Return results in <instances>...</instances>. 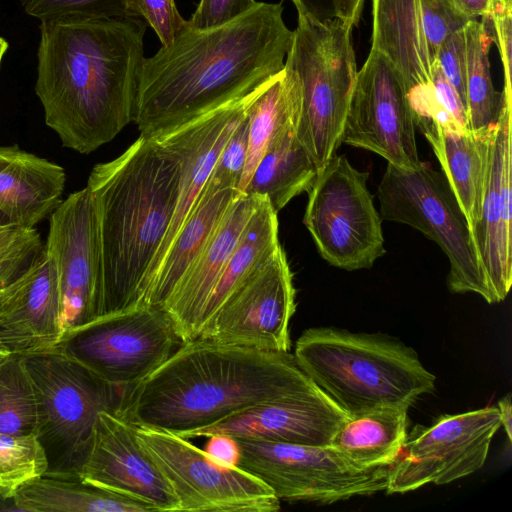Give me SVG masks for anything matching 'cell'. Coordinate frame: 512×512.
<instances>
[{
	"instance_id": "9a60e30c",
	"label": "cell",
	"mask_w": 512,
	"mask_h": 512,
	"mask_svg": "<svg viewBox=\"0 0 512 512\" xmlns=\"http://www.w3.org/2000/svg\"><path fill=\"white\" fill-rule=\"evenodd\" d=\"M416 121L407 92L392 64L371 49L358 71L342 143L383 157L396 167L420 166Z\"/></svg>"
},
{
	"instance_id": "c3c4849f",
	"label": "cell",
	"mask_w": 512,
	"mask_h": 512,
	"mask_svg": "<svg viewBox=\"0 0 512 512\" xmlns=\"http://www.w3.org/2000/svg\"><path fill=\"white\" fill-rule=\"evenodd\" d=\"M8 48V43L6 40L2 37H0V64L3 58V55L5 54L6 50Z\"/></svg>"
},
{
	"instance_id": "ee69618b",
	"label": "cell",
	"mask_w": 512,
	"mask_h": 512,
	"mask_svg": "<svg viewBox=\"0 0 512 512\" xmlns=\"http://www.w3.org/2000/svg\"><path fill=\"white\" fill-rule=\"evenodd\" d=\"M364 0H335L337 17L354 27L360 17Z\"/></svg>"
},
{
	"instance_id": "7c38bea8",
	"label": "cell",
	"mask_w": 512,
	"mask_h": 512,
	"mask_svg": "<svg viewBox=\"0 0 512 512\" xmlns=\"http://www.w3.org/2000/svg\"><path fill=\"white\" fill-rule=\"evenodd\" d=\"M135 435L170 484L178 511L280 509V500L261 480L238 466H220L186 438L141 426H135Z\"/></svg>"
},
{
	"instance_id": "1f68e13d",
	"label": "cell",
	"mask_w": 512,
	"mask_h": 512,
	"mask_svg": "<svg viewBox=\"0 0 512 512\" xmlns=\"http://www.w3.org/2000/svg\"><path fill=\"white\" fill-rule=\"evenodd\" d=\"M466 55V110L470 130L495 125L501 107V92L494 89L489 62L493 42L485 20H469L463 28Z\"/></svg>"
},
{
	"instance_id": "7dc6e473",
	"label": "cell",
	"mask_w": 512,
	"mask_h": 512,
	"mask_svg": "<svg viewBox=\"0 0 512 512\" xmlns=\"http://www.w3.org/2000/svg\"><path fill=\"white\" fill-rule=\"evenodd\" d=\"M24 230L15 227H0V246L5 245L17 236H19Z\"/></svg>"
},
{
	"instance_id": "603a6c76",
	"label": "cell",
	"mask_w": 512,
	"mask_h": 512,
	"mask_svg": "<svg viewBox=\"0 0 512 512\" xmlns=\"http://www.w3.org/2000/svg\"><path fill=\"white\" fill-rule=\"evenodd\" d=\"M262 196L238 194L232 205L162 308L173 319L183 342L198 338L205 305Z\"/></svg>"
},
{
	"instance_id": "bcb514c9",
	"label": "cell",
	"mask_w": 512,
	"mask_h": 512,
	"mask_svg": "<svg viewBox=\"0 0 512 512\" xmlns=\"http://www.w3.org/2000/svg\"><path fill=\"white\" fill-rule=\"evenodd\" d=\"M497 408L499 410L501 427L504 428V431L507 435L508 441L512 440V402H511V394H507L501 400H499L497 404Z\"/></svg>"
},
{
	"instance_id": "ba28073f",
	"label": "cell",
	"mask_w": 512,
	"mask_h": 512,
	"mask_svg": "<svg viewBox=\"0 0 512 512\" xmlns=\"http://www.w3.org/2000/svg\"><path fill=\"white\" fill-rule=\"evenodd\" d=\"M377 197L382 219L420 231L445 253L451 292L476 293L494 303L473 231L442 172L427 162L413 170L388 163Z\"/></svg>"
},
{
	"instance_id": "30bf717a",
	"label": "cell",
	"mask_w": 512,
	"mask_h": 512,
	"mask_svg": "<svg viewBox=\"0 0 512 512\" xmlns=\"http://www.w3.org/2000/svg\"><path fill=\"white\" fill-rule=\"evenodd\" d=\"M237 441L238 467L261 480L279 500L331 504L388 486L392 464L360 467L330 445Z\"/></svg>"
},
{
	"instance_id": "f35d334b",
	"label": "cell",
	"mask_w": 512,
	"mask_h": 512,
	"mask_svg": "<svg viewBox=\"0 0 512 512\" xmlns=\"http://www.w3.org/2000/svg\"><path fill=\"white\" fill-rule=\"evenodd\" d=\"M255 0H200L187 21L197 29H209L230 22L251 10Z\"/></svg>"
},
{
	"instance_id": "681fc988",
	"label": "cell",
	"mask_w": 512,
	"mask_h": 512,
	"mask_svg": "<svg viewBox=\"0 0 512 512\" xmlns=\"http://www.w3.org/2000/svg\"><path fill=\"white\" fill-rule=\"evenodd\" d=\"M10 354H12V353H10L6 349H4L2 346H0V362L2 360H4L6 357H8Z\"/></svg>"
},
{
	"instance_id": "8fae6325",
	"label": "cell",
	"mask_w": 512,
	"mask_h": 512,
	"mask_svg": "<svg viewBox=\"0 0 512 512\" xmlns=\"http://www.w3.org/2000/svg\"><path fill=\"white\" fill-rule=\"evenodd\" d=\"M183 343L166 310L142 305L68 333L56 348L105 381L130 390Z\"/></svg>"
},
{
	"instance_id": "d4e9b609",
	"label": "cell",
	"mask_w": 512,
	"mask_h": 512,
	"mask_svg": "<svg viewBox=\"0 0 512 512\" xmlns=\"http://www.w3.org/2000/svg\"><path fill=\"white\" fill-rule=\"evenodd\" d=\"M493 126L474 131L442 126L432 121L419 127L431 145L472 231L481 215Z\"/></svg>"
},
{
	"instance_id": "8992f818",
	"label": "cell",
	"mask_w": 512,
	"mask_h": 512,
	"mask_svg": "<svg viewBox=\"0 0 512 512\" xmlns=\"http://www.w3.org/2000/svg\"><path fill=\"white\" fill-rule=\"evenodd\" d=\"M37 409L35 434L47 475L79 477L101 411L118 414L127 388L113 385L58 348L23 355Z\"/></svg>"
},
{
	"instance_id": "52a82bcc",
	"label": "cell",
	"mask_w": 512,
	"mask_h": 512,
	"mask_svg": "<svg viewBox=\"0 0 512 512\" xmlns=\"http://www.w3.org/2000/svg\"><path fill=\"white\" fill-rule=\"evenodd\" d=\"M353 27L342 19L320 21L298 14L285 65L298 76L302 105L297 137L320 170L342 143L357 77Z\"/></svg>"
},
{
	"instance_id": "74e56055",
	"label": "cell",
	"mask_w": 512,
	"mask_h": 512,
	"mask_svg": "<svg viewBox=\"0 0 512 512\" xmlns=\"http://www.w3.org/2000/svg\"><path fill=\"white\" fill-rule=\"evenodd\" d=\"M248 150V123L246 114L224 144L210 177L237 189Z\"/></svg>"
},
{
	"instance_id": "f546056e",
	"label": "cell",
	"mask_w": 512,
	"mask_h": 512,
	"mask_svg": "<svg viewBox=\"0 0 512 512\" xmlns=\"http://www.w3.org/2000/svg\"><path fill=\"white\" fill-rule=\"evenodd\" d=\"M318 172L297 137V127L292 128L268 146L243 194L267 198L278 213L294 197L309 191Z\"/></svg>"
},
{
	"instance_id": "d6a6232c",
	"label": "cell",
	"mask_w": 512,
	"mask_h": 512,
	"mask_svg": "<svg viewBox=\"0 0 512 512\" xmlns=\"http://www.w3.org/2000/svg\"><path fill=\"white\" fill-rule=\"evenodd\" d=\"M37 409L33 385L23 355L0 362V433H35Z\"/></svg>"
},
{
	"instance_id": "83f0119b",
	"label": "cell",
	"mask_w": 512,
	"mask_h": 512,
	"mask_svg": "<svg viewBox=\"0 0 512 512\" xmlns=\"http://www.w3.org/2000/svg\"><path fill=\"white\" fill-rule=\"evenodd\" d=\"M407 405H389L349 416L330 446L360 467L393 464L407 436Z\"/></svg>"
},
{
	"instance_id": "44dd1931",
	"label": "cell",
	"mask_w": 512,
	"mask_h": 512,
	"mask_svg": "<svg viewBox=\"0 0 512 512\" xmlns=\"http://www.w3.org/2000/svg\"><path fill=\"white\" fill-rule=\"evenodd\" d=\"M511 95L512 93L501 92L500 112L492 128L481 215L473 229L494 303L506 298L512 284Z\"/></svg>"
},
{
	"instance_id": "5bb4252c",
	"label": "cell",
	"mask_w": 512,
	"mask_h": 512,
	"mask_svg": "<svg viewBox=\"0 0 512 512\" xmlns=\"http://www.w3.org/2000/svg\"><path fill=\"white\" fill-rule=\"evenodd\" d=\"M372 19L371 49L392 64L411 106L429 102L439 49L470 19L456 0H372Z\"/></svg>"
},
{
	"instance_id": "9c48e42d",
	"label": "cell",
	"mask_w": 512,
	"mask_h": 512,
	"mask_svg": "<svg viewBox=\"0 0 512 512\" xmlns=\"http://www.w3.org/2000/svg\"><path fill=\"white\" fill-rule=\"evenodd\" d=\"M368 178L346 157L334 155L307 192L303 222L321 257L337 268H371L386 252Z\"/></svg>"
},
{
	"instance_id": "2e32d148",
	"label": "cell",
	"mask_w": 512,
	"mask_h": 512,
	"mask_svg": "<svg viewBox=\"0 0 512 512\" xmlns=\"http://www.w3.org/2000/svg\"><path fill=\"white\" fill-rule=\"evenodd\" d=\"M293 275L280 246L210 316L198 338L263 351L288 352L295 312Z\"/></svg>"
},
{
	"instance_id": "d6986e66",
	"label": "cell",
	"mask_w": 512,
	"mask_h": 512,
	"mask_svg": "<svg viewBox=\"0 0 512 512\" xmlns=\"http://www.w3.org/2000/svg\"><path fill=\"white\" fill-rule=\"evenodd\" d=\"M249 95L152 137L177 158L180 175L176 208L150 268L145 294L170 244L201 196L224 144L244 117Z\"/></svg>"
},
{
	"instance_id": "484cf974",
	"label": "cell",
	"mask_w": 512,
	"mask_h": 512,
	"mask_svg": "<svg viewBox=\"0 0 512 512\" xmlns=\"http://www.w3.org/2000/svg\"><path fill=\"white\" fill-rule=\"evenodd\" d=\"M238 194L236 188L209 178L157 269L143 305L162 308L176 284L209 242Z\"/></svg>"
},
{
	"instance_id": "60d3db41",
	"label": "cell",
	"mask_w": 512,
	"mask_h": 512,
	"mask_svg": "<svg viewBox=\"0 0 512 512\" xmlns=\"http://www.w3.org/2000/svg\"><path fill=\"white\" fill-rule=\"evenodd\" d=\"M431 83L435 99L441 109L444 110L460 127L470 129L466 106L457 91L442 73L438 63H436L433 68Z\"/></svg>"
},
{
	"instance_id": "cb8c5ba5",
	"label": "cell",
	"mask_w": 512,
	"mask_h": 512,
	"mask_svg": "<svg viewBox=\"0 0 512 512\" xmlns=\"http://www.w3.org/2000/svg\"><path fill=\"white\" fill-rule=\"evenodd\" d=\"M64 169L20 149L0 146V227L31 229L61 202Z\"/></svg>"
},
{
	"instance_id": "277c9868",
	"label": "cell",
	"mask_w": 512,
	"mask_h": 512,
	"mask_svg": "<svg viewBox=\"0 0 512 512\" xmlns=\"http://www.w3.org/2000/svg\"><path fill=\"white\" fill-rule=\"evenodd\" d=\"M177 158L140 135L91 170L99 248L97 319L143 305L146 281L168 232L179 191Z\"/></svg>"
},
{
	"instance_id": "ac0fdd59",
	"label": "cell",
	"mask_w": 512,
	"mask_h": 512,
	"mask_svg": "<svg viewBox=\"0 0 512 512\" xmlns=\"http://www.w3.org/2000/svg\"><path fill=\"white\" fill-rule=\"evenodd\" d=\"M79 478L137 500L152 511H178L170 484L137 441L135 425L115 413L98 414Z\"/></svg>"
},
{
	"instance_id": "836d02e7",
	"label": "cell",
	"mask_w": 512,
	"mask_h": 512,
	"mask_svg": "<svg viewBox=\"0 0 512 512\" xmlns=\"http://www.w3.org/2000/svg\"><path fill=\"white\" fill-rule=\"evenodd\" d=\"M47 471V456L35 433H0V500L13 503L22 486Z\"/></svg>"
},
{
	"instance_id": "ab89813d",
	"label": "cell",
	"mask_w": 512,
	"mask_h": 512,
	"mask_svg": "<svg viewBox=\"0 0 512 512\" xmlns=\"http://www.w3.org/2000/svg\"><path fill=\"white\" fill-rule=\"evenodd\" d=\"M437 63L466 106V55L463 29L452 33L437 54Z\"/></svg>"
},
{
	"instance_id": "f1b7e54d",
	"label": "cell",
	"mask_w": 512,
	"mask_h": 512,
	"mask_svg": "<svg viewBox=\"0 0 512 512\" xmlns=\"http://www.w3.org/2000/svg\"><path fill=\"white\" fill-rule=\"evenodd\" d=\"M25 512H151L145 504L108 491L79 477L44 474L22 486L13 497Z\"/></svg>"
},
{
	"instance_id": "4316f807",
	"label": "cell",
	"mask_w": 512,
	"mask_h": 512,
	"mask_svg": "<svg viewBox=\"0 0 512 512\" xmlns=\"http://www.w3.org/2000/svg\"><path fill=\"white\" fill-rule=\"evenodd\" d=\"M301 84L296 73L284 69L250 93L245 106L248 150L237 186L244 193L268 146L288 130L298 127L301 114Z\"/></svg>"
},
{
	"instance_id": "d590c367",
	"label": "cell",
	"mask_w": 512,
	"mask_h": 512,
	"mask_svg": "<svg viewBox=\"0 0 512 512\" xmlns=\"http://www.w3.org/2000/svg\"><path fill=\"white\" fill-rule=\"evenodd\" d=\"M35 228L24 230L11 242L0 246V291L22 277L44 250Z\"/></svg>"
},
{
	"instance_id": "e575fe53",
	"label": "cell",
	"mask_w": 512,
	"mask_h": 512,
	"mask_svg": "<svg viewBox=\"0 0 512 512\" xmlns=\"http://www.w3.org/2000/svg\"><path fill=\"white\" fill-rule=\"evenodd\" d=\"M24 11L40 21L70 17L131 16L123 0H20Z\"/></svg>"
},
{
	"instance_id": "4dcf8cb0",
	"label": "cell",
	"mask_w": 512,
	"mask_h": 512,
	"mask_svg": "<svg viewBox=\"0 0 512 512\" xmlns=\"http://www.w3.org/2000/svg\"><path fill=\"white\" fill-rule=\"evenodd\" d=\"M280 246L277 212L268 199L262 197L205 305L202 328L225 299L251 273L265 264Z\"/></svg>"
},
{
	"instance_id": "4fadbf2b",
	"label": "cell",
	"mask_w": 512,
	"mask_h": 512,
	"mask_svg": "<svg viewBox=\"0 0 512 512\" xmlns=\"http://www.w3.org/2000/svg\"><path fill=\"white\" fill-rule=\"evenodd\" d=\"M501 427L497 406L442 415L432 425H416L393 462L387 494L406 493L433 483L443 485L483 467Z\"/></svg>"
},
{
	"instance_id": "b9f144b4",
	"label": "cell",
	"mask_w": 512,
	"mask_h": 512,
	"mask_svg": "<svg viewBox=\"0 0 512 512\" xmlns=\"http://www.w3.org/2000/svg\"><path fill=\"white\" fill-rule=\"evenodd\" d=\"M208 438L204 451L212 461L223 467L238 466L240 448L236 438L224 434H215Z\"/></svg>"
},
{
	"instance_id": "e0dca14e",
	"label": "cell",
	"mask_w": 512,
	"mask_h": 512,
	"mask_svg": "<svg viewBox=\"0 0 512 512\" xmlns=\"http://www.w3.org/2000/svg\"><path fill=\"white\" fill-rule=\"evenodd\" d=\"M45 250L57 271L65 336L97 318L99 248L95 210L87 187L69 194L50 214Z\"/></svg>"
},
{
	"instance_id": "f6af8a7d",
	"label": "cell",
	"mask_w": 512,
	"mask_h": 512,
	"mask_svg": "<svg viewBox=\"0 0 512 512\" xmlns=\"http://www.w3.org/2000/svg\"><path fill=\"white\" fill-rule=\"evenodd\" d=\"M463 13L470 19H488L493 0H456Z\"/></svg>"
},
{
	"instance_id": "3957f363",
	"label": "cell",
	"mask_w": 512,
	"mask_h": 512,
	"mask_svg": "<svg viewBox=\"0 0 512 512\" xmlns=\"http://www.w3.org/2000/svg\"><path fill=\"white\" fill-rule=\"evenodd\" d=\"M318 389L289 351L196 338L127 391L117 415L181 436L258 404Z\"/></svg>"
},
{
	"instance_id": "7402d4cb",
	"label": "cell",
	"mask_w": 512,
	"mask_h": 512,
	"mask_svg": "<svg viewBox=\"0 0 512 512\" xmlns=\"http://www.w3.org/2000/svg\"><path fill=\"white\" fill-rule=\"evenodd\" d=\"M63 336L57 271L44 247L23 276L0 291V346L29 355L55 348Z\"/></svg>"
},
{
	"instance_id": "7a4b0ae2",
	"label": "cell",
	"mask_w": 512,
	"mask_h": 512,
	"mask_svg": "<svg viewBox=\"0 0 512 512\" xmlns=\"http://www.w3.org/2000/svg\"><path fill=\"white\" fill-rule=\"evenodd\" d=\"M145 31L137 16L41 21L35 92L63 146L89 154L133 121Z\"/></svg>"
},
{
	"instance_id": "ffe728a7",
	"label": "cell",
	"mask_w": 512,
	"mask_h": 512,
	"mask_svg": "<svg viewBox=\"0 0 512 512\" xmlns=\"http://www.w3.org/2000/svg\"><path fill=\"white\" fill-rule=\"evenodd\" d=\"M321 389L258 404L219 422L188 431L191 439L215 434L308 446H327L348 419Z\"/></svg>"
},
{
	"instance_id": "7bdbcfd3",
	"label": "cell",
	"mask_w": 512,
	"mask_h": 512,
	"mask_svg": "<svg viewBox=\"0 0 512 512\" xmlns=\"http://www.w3.org/2000/svg\"><path fill=\"white\" fill-rule=\"evenodd\" d=\"M298 14L324 21L337 17L335 0H291Z\"/></svg>"
},
{
	"instance_id": "6da1fadb",
	"label": "cell",
	"mask_w": 512,
	"mask_h": 512,
	"mask_svg": "<svg viewBox=\"0 0 512 512\" xmlns=\"http://www.w3.org/2000/svg\"><path fill=\"white\" fill-rule=\"evenodd\" d=\"M294 32L280 3L257 2L223 25L186 20L175 38L144 58L133 122L154 137L245 97L285 67Z\"/></svg>"
},
{
	"instance_id": "8d00e7d4",
	"label": "cell",
	"mask_w": 512,
	"mask_h": 512,
	"mask_svg": "<svg viewBox=\"0 0 512 512\" xmlns=\"http://www.w3.org/2000/svg\"><path fill=\"white\" fill-rule=\"evenodd\" d=\"M131 16L140 17L158 36L162 45L169 44L184 26L175 0H123Z\"/></svg>"
},
{
	"instance_id": "5b68a950",
	"label": "cell",
	"mask_w": 512,
	"mask_h": 512,
	"mask_svg": "<svg viewBox=\"0 0 512 512\" xmlns=\"http://www.w3.org/2000/svg\"><path fill=\"white\" fill-rule=\"evenodd\" d=\"M294 357L306 375L348 416L389 405L411 407L435 389V376L417 353L380 334L310 328Z\"/></svg>"
}]
</instances>
